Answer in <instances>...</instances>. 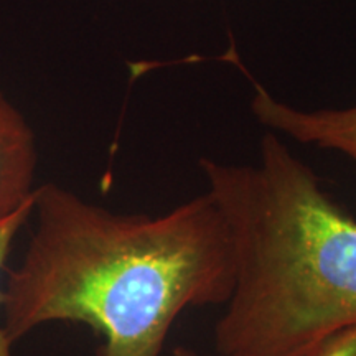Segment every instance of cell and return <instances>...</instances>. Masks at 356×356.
I'll return each instance as SVG.
<instances>
[{"label":"cell","mask_w":356,"mask_h":356,"mask_svg":"<svg viewBox=\"0 0 356 356\" xmlns=\"http://www.w3.org/2000/svg\"><path fill=\"white\" fill-rule=\"evenodd\" d=\"M33 202H29L24 207L19 208L15 213L0 221V270L6 267V262L10 256L12 244L15 241L19 231L24 228V225L30 220L33 213ZM0 304H2V289H0ZM0 356H12V346L7 343L6 337H3L2 328H0Z\"/></svg>","instance_id":"obj_5"},{"label":"cell","mask_w":356,"mask_h":356,"mask_svg":"<svg viewBox=\"0 0 356 356\" xmlns=\"http://www.w3.org/2000/svg\"><path fill=\"white\" fill-rule=\"evenodd\" d=\"M37 165L33 129L0 92V221L33 200Z\"/></svg>","instance_id":"obj_4"},{"label":"cell","mask_w":356,"mask_h":356,"mask_svg":"<svg viewBox=\"0 0 356 356\" xmlns=\"http://www.w3.org/2000/svg\"><path fill=\"white\" fill-rule=\"evenodd\" d=\"M35 228L2 289V328L15 346L40 325L84 323L95 356H160L190 307L226 305L236 259L210 193L165 215H122L56 184L35 190Z\"/></svg>","instance_id":"obj_1"},{"label":"cell","mask_w":356,"mask_h":356,"mask_svg":"<svg viewBox=\"0 0 356 356\" xmlns=\"http://www.w3.org/2000/svg\"><path fill=\"white\" fill-rule=\"evenodd\" d=\"M233 239L236 279L215 325L220 356H304L356 325V218L273 132L259 165L200 159Z\"/></svg>","instance_id":"obj_2"},{"label":"cell","mask_w":356,"mask_h":356,"mask_svg":"<svg viewBox=\"0 0 356 356\" xmlns=\"http://www.w3.org/2000/svg\"><path fill=\"white\" fill-rule=\"evenodd\" d=\"M304 356H356V325L333 332Z\"/></svg>","instance_id":"obj_6"},{"label":"cell","mask_w":356,"mask_h":356,"mask_svg":"<svg viewBox=\"0 0 356 356\" xmlns=\"http://www.w3.org/2000/svg\"><path fill=\"white\" fill-rule=\"evenodd\" d=\"M254 86L256 95L251 109L261 124L286 134L300 144L341 152L356 165V106L304 113L274 99L257 83Z\"/></svg>","instance_id":"obj_3"},{"label":"cell","mask_w":356,"mask_h":356,"mask_svg":"<svg viewBox=\"0 0 356 356\" xmlns=\"http://www.w3.org/2000/svg\"><path fill=\"white\" fill-rule=\"evenodd\" d=\"M172 356H207V355L198 353V351H195L193 348H188V346L178 345L172 350Z\"/></svg>","instance_id":"obj_7"}]
</instances>
